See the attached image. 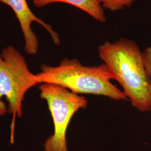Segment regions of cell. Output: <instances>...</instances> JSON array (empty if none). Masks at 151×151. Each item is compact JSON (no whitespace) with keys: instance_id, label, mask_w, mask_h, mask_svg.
I'll use <instances>...</instances> for the list:
<instances>
[{"instance_id":"6da1fadb","label":"cell","mask_w":151,"mask_h":151,"mask_svg":"<svg viewBox=\"0 0 151 151\" xmlns=\"http://www.w3.org/2000/svg\"><path fill=\"white\" fill-rule=\"evenodd\" d=\"M98 52L133 106L143 112L151 111L150 79L137 43L120 38L114 43L105 42L99 46Z\"/></svg>"},{"instance_id":"7a4b0ae2","label":"cell","mask_w":151,"mask_h":151,"mask_svg":"<svg viewBox=\"0 0 151 151\" xmlns=\"http://www.w3.org/2000/svg\"><path fill=\"white\" fill-rule=\"evenodd\" d=\"M36 74L39 83L56 85L78 94L101 95L115 100H127L124 92L113 85V76L105 65L85 66L76 59L65 58L57 66L43 65Z\"/></svg>"},{"instance_id":"3957f363","label":"cell","mask_w":151,"mask_h":151,"mask_svg":"<svg viewBox=\"0 0 151 151\" xmlns=\"http://www.w3.org/2000/svg\"><path fill=\"white\" fill-rule=\"evenodd\" d=\"M39 84L38 77L29 70L25 57L12 45L0 53V103L5 97L7 111L12 115L10 144L14 143L15 122L22 115V102L27 91Z\"/></svg>"},{"instance_id":"277c9868","label":"cell","mask_w":151,"mask_h":151,"mask_svg":"<svg viewBox=\"0 0 151 151\" xmlns=\"http://www.w3.org/2000/svg\"><path fill=\"white\" fill-rule=\"evenodd\" d=\"M40 96L48 105L54 125V133L45 141L44 151H68L66 134L70 120L80 109L87 106L86 97L63 87L42 83Z\"/></svg>"},{"instance_id":"5b68a950","label":"cell","mask_w":151,"mask_h":151,"mask_svg":"<svg viewBox=\"0 0 151 151\" xmlns=\"http://www.w3.org/2000/svg\"><path fill=\"white\" fill-rule=\"evenodd\" d=\"M4 4L11 8L18 20L25 40V51L27 54H37L39 48L38 37L32 28L34 22L38 23L45 29L50 35L54 44L60 45L58 34L50 25L34 14L28 6L27 0H5Z\"/></svg>"},{"instance_id":"8992f818","label":"cell","mask_w":151,"mask_h":151,"mask_svg":"<svg viewBox=\"0 0 151 151\" xmlns=\"http://www.w3.org/2000/svg\"><path fill=\"white\" fill-rule=\"evenodd\" d=\"M32 2L39 8L54 3H64L85 12L97 22L103 23L106 20L103 7L97 0H33Z\"/></svg>"},{"instance_id":"52a82bcc","label":"cell","mask_w":151,"mask_h":151,"mask_svg":"<svg viewBox=\"0 0 151 151\" xmlns=\"http://www.w3.org/2000/svg\"><path fill=\"white\" fill-rule=\"evenodd\" d=\"M104 9L111 11H119L130 7L135 0H97Z\"/></svg>"},{"instance_id":"ba28073f","label":"cell","mask_w":151,"mask_h":151,"mask_svg":"<svg viewBox=\"0 0 151 151\" xmlns=\"http://www.w3.org/2000/svg\"><path fill=\"white\" fill-rule=\"evenodd\" d=\"M142 57L147 73L151 80V47L146 48L142 52Z\"/></svg>"},{"instance_id":"9c48e42d","label":"cell","mask_w":151,"mask_h":151,"mask_svg":"<svg viewBox=\"0 0 151 151\" xmlns=\"http://www.w3.org/2000/svg\"><path fill=\"white\" fill-rule=\"evenodd\" d=\"M7 111V109L6 108L5 103L3 101L0 103V115H4Z\"/></svg>"},{"instance_id":"30bf717a","label":"cell","mask_w":151,"mask_h":151,"mask_svg":"<svg viewBox=\"0 0 151 151\" xmlns=\"http://www.w3.org/2000/svg\"><path fill=\"white\" fill-rule=\"evenodd\" d=\"M150 90L151 96V80H150Z\"/></svg>"},{"instance_id":"8fae6325","label":"cell","mask_w":151,"mask_h":151,"mask_svg":"<svg viewBox=\"0 0 151 151\" xmlns=\"http://www.w3.org/2000/svg\"><path fill=\"white\" fill-rule=\"evenodd\" d=\"M4 1L5 0H0V2L2 3V4H4Z\"/></svg>"}]
</instances>
